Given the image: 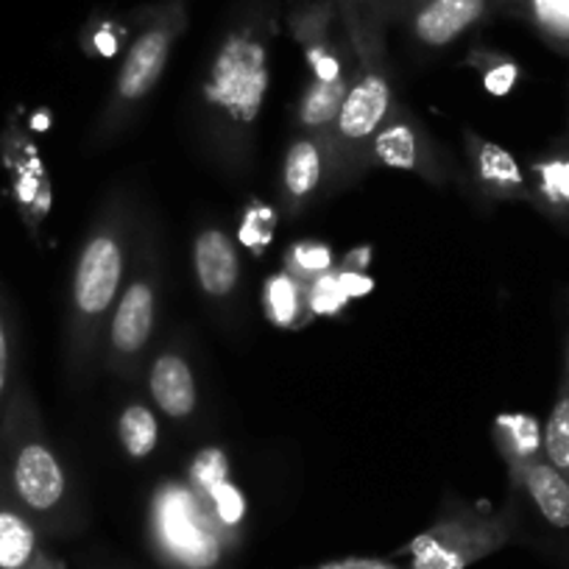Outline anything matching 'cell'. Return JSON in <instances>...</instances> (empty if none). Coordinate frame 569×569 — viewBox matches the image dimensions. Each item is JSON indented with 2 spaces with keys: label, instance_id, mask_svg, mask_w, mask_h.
<instances>
[{
  "label": "cell",
  "instance_id": "obj_1",
  "mask_svg": "<svg viewBox=\"0 0 569 569\" xmlns=\"http://www.w3.org/2000/svg\"><path fill=\"white\" fill-rule=\"evenodd\" d=\"M277 0H246L218 42L204 81L207 129L229 166H240L268 90Z\"/></svg>",
  "mask_w": 569,
  "mask_h": 569
},
{
  "label": "cell",
  "instance_id": "obj_2",
  "mask_svg": "<svg viewBox=\"0 0 569 569\" xmlns=\"http://www.w3.org/2000/svg\"><path fill=\"white\" fill-rule=\"evenodd\" d=\"M0 486L34 519L42 536H68L79 525L73 480L42 425L29 382L20 380L0 425Z\"/></svg>",
  "mask_w": 569,
  "mask_h": 569
},
{
  "label": "cell",
  "instance_id": "obj_3",
  "mask_svg": "<svg viewBox=\"0 0 569 569\" xmlns=\"http://www.w3.org/2000/svg\"><path fill=\"white\" fill-rule=\"evenodd\" d=\"M129 210L120 199L109 201L76 257L68 310V371L87 380L96 363L98 343L123 291L129 266Z\"/></svg>",
  "mask_w": 569,
  "mask_h": 569
},
{
  "label": "cell",
  "instance_id": "obj_4",
  "mask_svg": "<svg viewBox=\"0 0 569 569\" xmlns=\"http://www.w3.org/2000/svg\"><path fill=\"white\" fill-rule=\"evenodd\" d=\"M338 9L352 46L355 76L330 131L327 154H330V177L336 179V188H347L371 168V142L391 112L393 87L388 73L386 40H382L386 31L371 26L343 3H338Z\"/></svg>",
  "mask_w": 569,
  "mask_h": 569
},
{
  "label": "cell",
  "instance_id": "obj_5",
  "mask_svg": "<svg viewBox=\"0 0 569 569\" xmlns=\"http://www.w3.org/2000/svg\"><path fill=\"white\" fill-rule=\"evenodd\" d=\"M184 29H188V0H162L151 9L142 29L126 48L123 62L114 76L112 96L107 98V107L96 126L98 142H109L120 134L131 123L137 109L149 101Z\"/></svg>",
  "mask_w": 569,
  "mask_h": 569
},
{
  "label": "cell",
  "instance_id": "obj_6",
  "mask_svg": "<svg viewBox=\"0 0 569 569\" xmlns=\"http://www.w3.org/2000/svg\"><path fill=\"white\" fill-rule=\"evenodd\" d=\"M149 539L173 569H216L227 539L193 486L162 483L151 500Z\"/></svg>",
  "mask_w": 569,
  "mask_h": 569
},
{
  "label": "cell",
  "instance_id": "obj_7",
  "mask_svg": "<svg viewBox=\"0 0 569 569\" xmlns=\"http://www.w3.org/2000/svg\"><path fill=\"white\" fill-rule=\"evenodd\" d=\"M517 533V513L483 511L458 502L439 513L425 533L408 545L410 569H467L480 558L502 550Z\"/></svg>",
  "mask_w": 569,
  "mask_h": 569
},
{
  "label": "cell",
  "instance_id": "obj_8",
  "mask_svg": "<svg viewBox=\"0 0 569 569\" xmlns=\"http://www.w3.org/2000/svg\"><path fill=\"white\" fill-rule=\"evenodd\" d=\"M157 288H160L157 266L149 257V251H146V257L137 266L134 277L123 284V291H120L118 302H114L112 316H109L107 363L114 375H134L137 360H140L142 349H146L151 332H154Z\"/></svg>",
  "mask_w": 569,
  "mask_h": 569
},
{
  "label": "cell",
  "instance_id": "obj_9",
  "mask_svg": "<svg viewBox=\"0 0 569 569\" xmlns=\"http://www.w3.org/2000/svg\"><path fill=\"white\" fill-rule=\"evenodd\" d=\"M371 166L419 173L427 182L436 184L447 182V168L425 126L419 123L413 112L397 107V103L391 107L388 118L382 120L380 131L371 142Z\"/></svg>",
  "mask_w": 569,
  "mask_h": 569
},
{
  "label": "cell",
  "instance_id": "obj_10",
  "mask_svg": "<svg viewBox=\"0 0 569 569\" xmlns=\"http://www.w3.org/2000/svg\"><path fill=\"white\" fill-rule=\"evenodd\" d=\"M497 12V0H410L402 26L427 51H441Z\"/></svg>",
  "mask_w": 569,
  "mask_h": 569
},
{
  "label": "cell",
  "instance_id": "obj_11",
  "mask_svg": "<svg viewBox=\"0 0 569 569\" xmlns=\"http://www.w3.org/2000/svg\"><path fill=\"white\" fill-rule=\"evenodd\" d=\"M330 177V157L325 142L310 134H299L288 146L282 162V207L288 216H299L313 201L325 179Z\"/></svg>",
  "mask_w": 569,
  "mask_h": 569
},
{
  "label": "cell",
  "instance_id": "obj_12",
  "mask_svg": "<svg viewBox=\"0 0 569 569\" xmlns=\"http://www.w3.org/2000/svg\"><path fill=\"white\" fill-rule=\"evenodd\" d=\"M193 268L201 291L210 299H227L238 288L240 257L223 229H204L193 243Z\"/></svg>",
  "mask_w": 569,
  "mask_h": 569
},
{
  "label": "cell",
  "instance_id": "obj_13",
  "mask_svg": "<svg viewBox=\"0 0 569 569\" xmlns=\"http://www.w3.org/2000/svg\"><path fill=\"white\" fill-rule=\"evenodd\" d=\"M193 489L199 491V497L204 500V506L210 508L212 519L221 528L223 539L232 547L238 541V528L243 522V497L240 491L229 483L227 469H223V458L218 452H207L199 458V463L193 467Z\"/></svg>",
  "mask_w": 569,
  "mask_h": 569
},
{
  "label": "cell",
  "instance_id": "obj_14",
  "mask_svg": "<svg viewBox=\"0 0 569 569\" xmlns=\"http://www.w3.org/2000/svg\"><path fill=\"white\" fill-rule=\"evenodd\" d=\"M467 142L475 179L489 199H528V177L502 146L480 140L472 131L467 134Z\"/></svg>",
  "mask_w": 569,
  "mask_h": 569
},
{
  "label": "cell",
  "instance_id": "obj_15",
  "mask_svg": "<svg viewBox=\"0 0 569 569\" xmlns=\"http://www.w3.org/2000/svg\"><path fill=\"white\" fill-rule=\"evenodd\" d=\"M149 391L157 408L171 419H190L199 408V388H196L193 369L179 352H162L151 363Z\"/></svg>",
  "mask_w": 569,
  "mask_h": 569
},
{
  "label": "cell",
  "instance_id": "obj_16",
  "mask_svg": "<svg viewBox=\"0 0 569 569\" xmlns=\"http://www.w3.org/2000/svg\"><path fill=\"white\" fill-rule=\"evenodd\" d=\"M528 177V201L545 216L569 227V142H556L550 151L533 160Z\"/></svg>",
  "mask_w": 569,
  "mask_h": 569
},
{
  "label": "cell",
  "instance_id": "obj_17",
  "mask_svg": "<svg viewBox=\"0 0 569 569\" xmlns=\"http://www.w3.org/2000/svg\"><path fill=\"white\" fill-rule=\"evenodd\" d=\"M46 550V536L34 519L0 486V569L31 567Z\"/></svg>",
  "mask_w": 569,
  "mask_h": 569
},
{
  "label": "cell",
  "instance_id": "obj_18",
  "mask_svg": "<svg viewBox=\"0 0 569 569\" xmlns=\"http://www.w3.org/2000/svg\"><path fill=\"white\" fill-rule=\"evenodd\" d=\"M511 478L533 500L536 511L545 517L547 525L569 530V480L545 456L525 463Z\"/></svg>",
  "mask_w": 569,
  "mask_h": 569
},
{
  "label": "cell",
  "instance_id": "obj_19",
  "mask_svg": "<svg viewBox=\"0 0 569 569\" xmlns=\"http://www.w3.org/2000/svg\"><path fill=\"white\" fill-rule=\"evenodd\" d=\"M497 12L528 23L547 46L569 57V0H497Z\"/></svg>",
  "mask_w": 569,
  "mask_h": 569
},
{
  "label": "cell",
  "instance_id": "obj_20",
  "mask_svg": "<svg viewBox=\"0 0 569 569\" xmlns=\"http://www.w3.org/2000/svg\"><path fill=\"white\" fill-rule=\"evenodd\" d=\"M262 302H266V313L273 325L293 330L310 316L308 282L293 271L277 273V277L268 279Z\"/></svg>",
  "mask_w": 569,
  "mask_h": 569
},
{
  "label": "cell",
  "instance_id": "obj_21",
  "mask_svg": "<svg viewBox=\"0 0 569 569\" xmlns=\"http://www.w3.org/2000/svg\"><path fill=\"white\" fill-rule=\"evenodd\" d=\"M497 433H500V447L506 452L511 475L522 469L525 463L545 456V450H541V430L533 421V416H500Z\"/></svg>",
  "mask_w": 569,
  "mask_h": 569
},
{
  "label": "cell",
  "instance_id": "obj_22",
  "mask_svg": "<svg viewBox=\"0 0 569 569\" xmlns=\"http://www.w3.org/2000/svg\"><path fill=\"white\" fill-rule=\"evenodd\" d=\"M118 436L126 456L134 458V461L149 458L157 450V441H160V425H157L154 410L137 402L123 408L118 421Z\"/></svg>",
  "mask_w": 569,
  "mask_h": 569
},
{
  "label": "cell",
  "instance_id": "obj_23",
  "mask_svg": "<svg viewBox=\"0 0 569 569\" xmlns=\"http://www.w3.org/2000/svg\"><path fill=\"white\" fill-rule=\"evenodd\" d=\"M545 458L569 480V380H561L547 425L541 430Z\"/></svg>",
  "mask_w": 569,
  "mask_h": 569
},
{
  "label": "cell",
  "instance_id": "obj_24",
  "mask_svg": "<svg viewBox=\"0 0 569 569\" xmlns=\"http://www.w3.org/2000/svg\"><path fill=\"white\" fill-rule=\"evenodd\" d=\"M18 386H20V377L18 371H14L12 310H9L3 293H0V425H3V416H7L9 402H12Z\"/></svg>",
  "mask_w": 569,
  "mask_h": 569
},
{
  "label": "cell",
  "instance_id": "obj_25",
  "mask_svg": "<svg viewBox=\"0 0 569 569\" xmlns=\"http://www.w3.org/2000/svg\"><path fill=\"white\" fill-rule=\"evenodd\" d=\"M475 70L483 79V87L495 96H506V92L513 90L519 79V68L511 57L497 51H483V48H475L467 59Z\"/></svg>",
  "mask_w": 569,
  "mask_h": 569
},
{
  "label": "cell",
  "instance_id": "obj_26",
  "mask_svg": "<svg viewBox=\"0 0 569 569\" xmlns=\"http://www.w3.org/2000/svg\"><path fill=\"white\" fill-rule=\"evenodd\" d=\"M343 7L355 9L363 20L371 26L386 31L391 23H402L405 12H408L410 0H338Z\"/></svg>",
  "mask_w": 569,
  "mask_h": 569
},
{
  "label": "cell",
  "instance_id": "obj_27",
  "mask_svg": "<svg viewBox=\"0 0 569 569\" xmlns=\"http://www.w3.org/2000/svg\"><path fill=\"white\" fill-rule=\"evenodd\" d=\"M26 569H68V567H64L62 558H57L51 550H46L34 563H31V567H26Z\"/></svg>",
  "mask_w": 569,
  "mask_h": 569
},
{
  "label": "cell",
  "instance_id": "obj_28",
  "mask_svg": "<svg viewBox=\"0 0 569 569\" xmlns=\"http://www.w3.org/2000/svg\"><path fill=\"white\" fill-rule=\"evenodd\" d=\"M561 380H569V338H567V360H563V377Z\"/></svg>",
  "mask_w": 569,
  "mask_h": 569
}]
</instances>
